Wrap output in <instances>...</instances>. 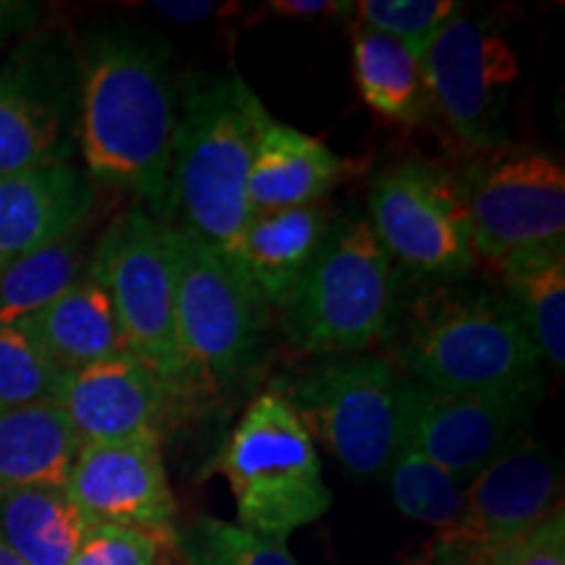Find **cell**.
I'll use <instances>...</instances> for the list:
<instances>
[{
	"instance_id": "cell-1",
	"label": "cell",
	"mask_w": 565,
	"mask_h": 565,
	"mask_svg": "<svg viewBox=\"0 0 565 565\" xmlns=\"http://www.w3.org/2000/svg\"><path fill=\"white\" fill-rule=\"evenodd\" d=\"M76 141L95 181L137 194L162 221L171 186L179 82L171 51L137 30L92 32L76 53Z\"/></svg>"
},
{
	"instance_id": "cell-2",
	"label": "cell",
	"mask_w": 565,
	"mask_h": 565,
	"mask_svg": "<svg viewBox=\"0 0 565 565\" xmlns=\"http://www.w3.org/2000/svg\"><path fill=\"white\" fill-rule=\"evenodd\" d=\"M391 362L435 393L540 401L542 353L503 291L463 278L437 280L412 299L398 291L387 330Z\"/></svg>"
},
{
	"instance_id": "cell-3",
	"label": "cell",
	"mask_w": 565,
	"mask_h": 565,
	"mask_svg": "<svg viewBox=\"0 0 565 565\" xmlns=\"http://www.w3.org/2000/svg\"><path fill=\"white\" fill-rule=\"evenodd\" d=\"M181 92L162 223L231 254L249 221V168L273 116L238 74L189 76Z\"/></svg>"
},
{
	"instance_id": "cell-4",
	"label": "cell",
	"mask_w": 565,
	"mask_h": 565,
	"mask_svg": "<svg viewBox=\"0 0 565 565\" xmlns=\"http://www.w3.org/2000/svg\"><path fill=\"white\" fill-rule=\"evenodd\" d=\"M398 299L393 259L359 207L330 221L320 249L278 309L280 328L307 356H353L385 341Z\"/></svg>"
},
{
	"instance_id": "cell-5",
	"label": "cell",
	"mask_w": 565,
	"mask_h": 565,
	"mask_svg": "<svg viewBox=\"0 0 565 565\" xmlns=\"http://www.w3.org/2000/svg\"><path fill=\"white\" fill-rule=\"evenodd\" d=\"M270 391L291 404L312 443L353 477L380 479L406 443V377L385 353L317 356Z\"/></svg>"
},
{
	"instance_id": "cell-6",
	"label": "cell",
	"mask_w": 565,
	"mask_h": 565,
	"mask_svg": "<svg viewBox=\"0 0 565 565\" xmlns=\"http://www.w3.org/2000/svg\"><path fill=\"white\" fill-rule=\"evenodd\" d=\"M238 526L286 542L296 529L320 521L333 505L320 456L282 395L263 391L244 408L221 454Z\"/></svg>"
},
{
	"instance_id": "cell-7",
	"label": "cell",
	"mask_w": 565,
	"mask_h": 565,
	"mask_svg": "<svg viewBox=\"0 0 565 565\" xmlns=\"http://www.w3.org/2000/svg\"><path fill=\"white\" fill-rule=\"evenodd\" d=\"M175 330L192 387L231 385L263 359L270 309L228 254L166 223Z\"/></svg>"
},
{
	"instance_id": "cell-8",
	"label": "cell",
	"mask_w": 565,
	"mask_h": 565,
	"mask_svg": "<svg viewBox=\"0 0 565 565\" xmlns=\"http://www.w3.org/2000/svg\"><path fill=\"white\" fill-rule=\"evenodd\" d=\"M89 278L108 296L126 351L150 366L171 391H192L175 330L166 223L141 204L121 212L92 252Z\"/></svg>"
},
{
	"instance_id": "cell-9",
	"label": "cell",
	"mask_w": 565,
	"mask_h": 565,
	"mask_svg": "<svg viewBox=\"0 0 565 565\" xmlns=\"http://www.w3.org/2000/svg\"><path fill=\"white\" fill-rule=\"evenodd\" d=\"M475 154L456 181L477 259L498 270L526 252L565 244V171L555 154L508 141Z\"/></svg>"
},
{
	"instance_id": "cell-10",
	"label": "cell",
	"mask_w": 565,
	"mask_h": 565,
	"mask_svg": "<svg viewBox=\"0 0 565 565\" xmlns=\"http://www.w3.org/2000/svg\"><path fill=\"white\" fill-rule=\"evenodd\" d=\"M370 225L387 257L435 280L466 278L477 267L456 175L429 162H395L370 183Z\"/></svg>"
},
{
	"instance_id": "cell-11",
	"label": "cell",
	"mask_w": 565,
	"mask_h": 565,
	"mask_svg": "<svg viewBox=\"0 0 565 565\" xmlns=\"http://www.w3.org/2000/svg\"><path fill=\"white\" fill-rule=\"evenodd\" d=\"M79 61L61 38L19 45L0 63V175L71 162Z\"/></svg>"
},
{
	"instance_id": "cell-12",
	"label": "cell",
	"mask_w": 565,
	"mask_h": 565,
	"mask_svg": "<svg viewBox=\"0 0 565 565\" xmlns=\"http://www.w3.org/2000/svg\"><path fill=\"white\" fill-rule=\"evenodd\" d=\"M422 71L433 116L466 150L484 152L503 141L500 124L519 61L490 21L458 11L422 53Z\"/></svg>"
},
{
	"instance_id": "cell-13",
	"label": "cell",
	"mask_w": 565,
	"mask_h": 565,
	"mask_svg": "<svg viewBox=\"0 0 565 565\" xmlns=\"http://www.w3.org/2000/svg\"><path fill=\"white\" fill-rule=\"evenodd\" d=\"M563 475L545 443L524 435L463 487V513L437 545L487 550L511 545L563 508Z\"/></svg>"
},
{
	"instance_id": "cell-14",
	"label": "cell",
	"mask_w": 565,
	"mask_h": 565,
	"mask_svg": "<svg viewBox=\"0 0 565 565\" xmlns=\"http://www.w3.org/2000/svg\"><path fill=\"white\" fill-rule=\"evenodd\" d=\"M406 445L469 484L524 437L536 401L508 395L435 393L406 380Z\"/></svg>"
},
{
	"instance_id": "cell-15",
	"label": "cell",
	"mask_w": 565,
	"mask_h": 565,
	"mask_svg": "<svg viewBox=\"0 0 565 565\" xmlns=\"http://www.w3.org/2000/svg\"><path fill=\"white\" fill-rule=\"evenodd\" d=\"M63 490L92 526L137 529L171 547L179 505L158 440L82 445Z\"/></svg>"
},
{
	"instance_id": "cell-16",
	"label": "cell",
	"mask_w": 565,
	"mask_h": 565,
	"mask_svg": "<svg viewBox=\"0 0 565 565\" xmlns=\"http://www.w3.org/2000/svg\"><path fill=\"white\" fill-rule=\"evenodd\" d=\"M171 391L131 353L63 377L58 404L82 445L162 440L173 414Z\"/></svg>"
},
{
	"instance_id": "cell-17",
	"label": "cell",
	"mask_w": 565,
	"mask_h": 565,
	"mask_svg": "<svg viewBox=\"0 0 565 565\" xmlns=\"http://www.w3.org/2000/svg\"><path fill=\"white\" fill-rule=\"evenodd\" d=\"M95 189L74 162L0 175V273L87 221Z\"/></svg>"
},
{
	"instance_id": "cell-18",
	"label": "cell",
	"mask_w": 565,
	"mask_h": 565,
	"mask_svg": "<svg viewBox=\"0 0 565 565\" xmlns=\"http://www.w3.org/2000/svg\"><path fill=\"white\" fill-rule=\"evenodd\" d=\"M349 175V160L312 134L270 121L254 150L246 200L249 215L320 204Z\"/></svg>"
},
{
	"instance_id": "cell-19",
	"label": "cell",
	"mask_w": 565,
	"mask_h": 565,
	"mask_svg": "<svg viewBox=\"0 0 565 565\" xmlns=\"http://www.w3.org/2000/svg\"><path fill=\"white\" fill-rule=\"evenodd\" d=\"M330 228L324 204L249 215L228 257L267 309H280Z\"/></svg>"
},
{
	"instance_id": "cell-20",
	"label": "cell",
	"mask_w": 565,
	"mask_h": 565,
	"mask_svg": "<svg viewBox=\"0 0 565 565\" xmlns=\"http://www.w3.org/2000/svg\"><path fill=\"white\" fill-rule=\"evenodd\" d=\"M19 328L34 338L63 374L129 353L108 296L89 273L38 315L19 322Z\"/></svg>"
},
{
	"instance_id": "cell-21",
	"label": "cell",
	"mask_w": 565,
	"mask_h": 565,
	"mask_svg": "<svg viewBox=\"0 0 565 565\" xmlns=\"http://www.w3.org/2000/svg\"><path fill=\"white\" fill-rule=\"evenodd\" d=\"M79 450L55 401L0 412V498L30 487H66Z\"/></svg>"
},
{
	"instance_id": "cell-22",
	"label": "cell",
	"mask_w": 565,
	"mask_h": 565,
	"mask_svg": "<svg viewBox=\"0 0 565 565\" xmlns=\"http://www.w3.org/2000/svg\"><path fill=\"white\" fill-rule=\"evenodd\" d=\"M351 61L359 95L385 121L412 129L433 118L422 58L404 42L353 24Z\"/></svg>"
},
{
	"instance_id": "cell-23",
	"label": "cell",
	"mask_w": 565,
	"mask_h": 565,
	"mask_svg": "<svg viewBox=\"0 0 565 565\" xmlns=\"http://www.w3.org/2000/svg\"><path fill=\"white\" fill-rule=\"evenodd\" d=\"M89 526L63 487H30L0 498V536L26 565H71Z\"/></svg>"
},
{
	"instance_id": "cell-24",
	"label": "cell",
	"mask_w": 565,
	"mask_h": 565,
	"mask_svg": "<svg viewBox=\"0 0 565 565\" xmlns=\"http://www.w3.org/2000/svg\"><path fill=\"white\" fill-rule=\"evenodd\" d=\"M542 359L565 366V244L508 259L498 270Z\"/></svg>"
},
{
	"instance_id": "cell-25",
	"label": "cell",
	"mask_w": 565,
	"mask_h": 565,
	"mask_svg": "<svg viewBox=\"0 0 565 565\" xmlns=\"http://www.w3.org/2000/svg\"><path fill=\"white\" fill-rule=\"evenodd\" d=\"M84 231L26 254L0 273V328L24 322L66 294L84 275Z\"/></svg>"
},
{
	"instance_id": "cell-26",
	"label": "cell",
	"mask_w": 565,
	"mask_h": 565,
	"mask_svg": "<svg viewBox=\"0 0 565 565\" xmlns=\"http://www.w3.org/2000/svg\"><path fill=\"white\" fill-rule=\"evenodd\" d=\"M385 477L393 503L406 519L433 526L437 534L458 524L463 513V484L412 445L404 443Z\"/></svg>"
},
{
	"instance_id": "cell-27",
	"label": "cell",
	"mask_w": 565,
	"mask_h": 565,
	"mask_svg": "<svg viewBox=\"0 0 565 565\" xmlns=\"http://www.w3.org/2000/svg\"><path fill=\"white\" fill-rule=\"evenodd\" d=\"M171 550L183 565H299L286 542L210 515L175 526Z\"/></svg>"
},
{
	"instance_id": "cell-28",
	"label": "cell",
	"mask_w": 565,
	"mask_h": 565,
	"mask_svg": "<svg viewBox=\"0 0 565 565\" xmlns=\"http://www.w3.org/2000/svg\"><path fill=\"white\" fill-rule=\"evenodd\" d=\"M63 377L26 330L0 328V412L58 401Z\"/></svg>"
},
{
	"instance_id": "cell-29",
	"label": "cell",
	"mask_w": 565,
	"mask_h": 565,
	"mask_svg": "<svg viewBox=\"0 0 565 565\" xmlns=\"http://www.w3.org/2000/svg\"><path fill=\"white\" fill-rule=\"evenodd\" d=\"M461 9L456 0H362L353 3V17L359 26L404 42L422 58L437 32Z\"/></svg>"
},
{
	"instance_id": "cell-30",
	"label": "cell",
	"mask_w": 565,
	"mask_h": 565,
	"mask_svg": "<svg viewBox=\"0 0 565 565\" xmlns=\"http://www.w3.org/2000/svg\"><path fill=\"white\" fill-rule=\"evenodd\" d=\"M162 550L171 547L152 534L95 524L89 526L71 565H158Z\"/></svg>"
},
{
	"instance_id": "cell-31",
	"label": "cell",
	"mask_w": 565,
	"mask_h": 565,
	"mask_svg": "<svg viewBox=\"0 0 565 565\" xmlns=\"http://www.w3.org/2000/svg\"><path fill=\"white\" fill-rule=\"evenodd\" d=\"M479 555H482L484 565H565L563 508L521 540Z\"/></svg>"
},
{
	"instance_id": "cell-32",
	"label": "cell",
	"mask_w": 565,
	"mask_h": 565,
	"mask_svg": "<svg viewBox=\"0 0 565 565\" xmlns=\"http://www.w3.org/2000/svg\"><path fill=\"white\" fill-rule=\"evenodd\" d=\"M40 21V6L26 0H0V47L21 32H30Z\"/></svg>"
},
{
	"instance_id": "cell-33",
	"label": "cell",
	"mask_w": 565,
	"mask_h": 565,
	"mask_svg": "<svg viewBox=\"0 0 565 565\" xmlns=\"http://www.w3.org/2000/svg\"><path fill=\"white\" fill-rule=\"evenodd\" d=\"M270 11L282 19H317V17H345L353 13V3L341 0H275Z\"/></svg>"
},
{
	"instance_id": "cell-34",
	"label": "cell",
	"mask_w": 565,
	"mask_h": 565,
	"mask_svg": "<svg viewBox=\"0 0 565 565\" xmlns=\"http://www.w3.org/2000/svg\"><path fill=\"white\" fill-rule=\"evenodd\" d=\"M152 9L158 17L171 19L175 24H196V21H204L215 13V3H200V0H158L152 3Z\"/></svg>"
},
{
	"instance_id": "cell-35",
	"label": "cell",
	"mask_w": 565,
	"mask_h": 565,
	"mask_svg": "<svg viewBox=\"0 0 565 565\" xmlns=\"http://www.w3.org/2000/svg\"><path fill=\"white\" fill-rule=\"evenodd\" d=\"M433 561L437 565H484L482 555H479V553H471V550L443 547V545H435Z\"/></svg>"
},
{
	"instance_id": "cell-36",
	"label": "cell",
	"mask_w": 565,
	"mask_h": 565,
	"mask_svg": "<svg viewBox=\"0 0 565 565\" xmlns=\"http://www.w3.org/2000/svg\"><path fill=\"white\" fill-rule=\"evenodd\" d=\"M0 565H26L9 545H6L3 536H0Z\"/></svg>"
}]
</instances>
